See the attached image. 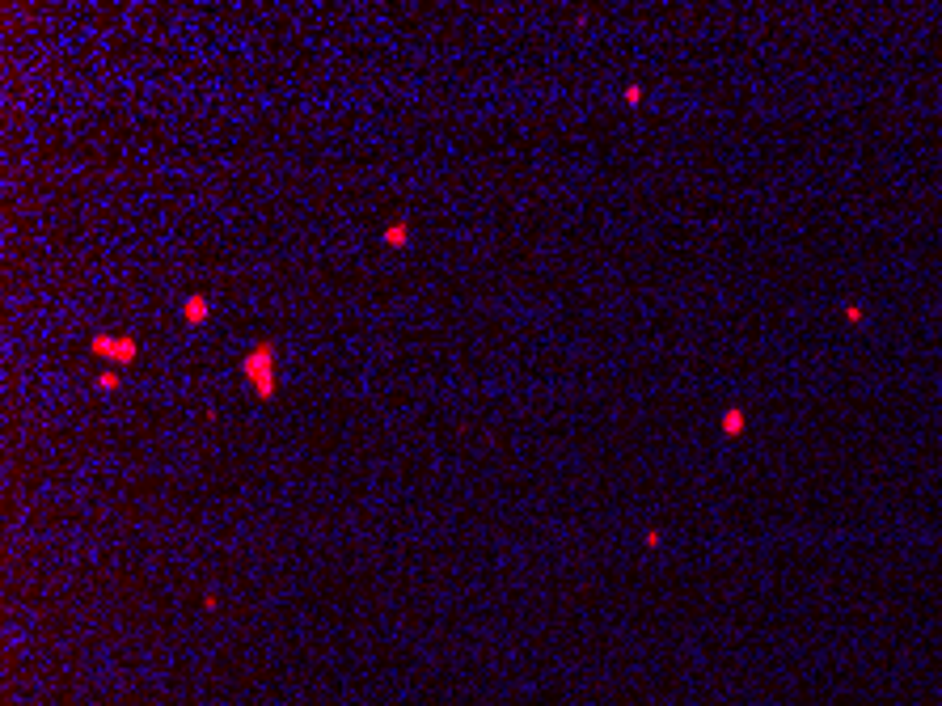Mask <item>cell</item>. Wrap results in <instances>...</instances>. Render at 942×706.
I'll use <instances>...</instances> for the list:
<instances>
[{"mask_svg":"<svg viewBox=\"0 0 942 706\" xmlns=\"http://www.w3.org/2000/svg\"><path fill=\"white\" fill-rule=\"evenodd\" d=\"M89 351H93V360H106V364H135L140 343L131 334H93Z\"/></svg>","mask_w":942,"mask_h":706,"instance_id":"obj_2","label":"cell"},{"mask_svg":"<svg viewBox=\"0 0 942 706\" xmlns=\"http://www.w3.org/2000/svg\"><path fill=\"white\" fill-rule=\"evenodd\" d=\"M744 427H748V415L740 410V406H727L723 410V432L727 436H744Z\"/></svg>","mask_w":942,"mask_h":706,"instance_id":"obj_4","label":"cell"},{"mask_svg":"<svg viewBox=\"0 0 942 706\" xmlns=\"http://www.w3.org/2000/svg\"><path fill=\"white\" fill-rule=\"evenodd\" d=\"M381 241H385V245H393V250H402V245H406V241H410V224H406V220H398V224H389V229H385V233H381Z\"/></svg>","mask_w":942,"mask_h":706,"instance_id":"obj_5","label":"cell"},{"mask_svg":"<svg viewBox=\"0 0 942 706\" xmlns=\"http://www.w3.org/2000/svg\"><path fill=\"white\" fill-rule=\"evenodd\" d=\"M642 542H647V546H659V542H663V533H659V529H647V533H642Z\"/></svg>","mask_w":942,"mask_h":706,"instance_id":"obj_9","label":"cell"},{"mask_svg":"<svg viewBox=\"0 0 942 706\" xmlns=\"http://www.w3.org/2000/svg\"><path fill=\"white\" fill-rule=\"evenodd\" d=\"M845 322H850V326H862V322H867L862 305H845Z\"/></svg>","mask_w":942,"mask_h":706,"instance_id":"obj_7","label":"cell"},{"mask_svg":"<svg viewBox=\"0 0 942 706\" xmlns=\"http://www.w3.org/2000/svg\"><path fill=\"white\" fill-rule=\"evenodd\" d=\"M241 372H245V381L254 385V394H258L262 402L275 398L279 377H275V347H271V343H254V347L241 355Z\"/></svg>","mask_w":942,"mask_h":706,"instance_id":"obj_1","label":"cell"},{"mask_svg":"<svg viewBox=\"0 0 942 706\" xmlns=\"http://www.w3.org/2000/svg\"><path fill=\"white\" fill-rule=\"evenodd\" d=\"M625 102L638 106V102H642V85H625Z\"/></svg>","mask_w":942,"mask_h":706,"instance_id":"obj_8","label":"cell"},{"mask_svg":"<svg viewBox=\"0 0 942 706\" xmlns=\"http://www.w3.org/2000/svg\"><path fill=\"white\" fill-rule=\"evenodd\" d=\"M97 389H102V394H114V389H118V372H102V377H97Z\"/></svg>","mask_w":942,"mask_h":706,"instance_id":"obj_6","label":"cell"},{"mask_svg":"<svg viewBox=\"0 0 942 706\" xmlns=\"http://www.w3.org/2000/svg\"><path fill=\"white\" fill-rule=\"evenodd\" d=\"M207 317H212V300H207L203 292H195V296L182 300V322H186V326H203Z\"/></svg>","mask_w":942,"mask_h":706,"instance_id":"obj_3","label":"cell"}]
</instances>
